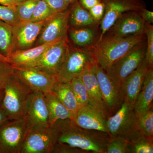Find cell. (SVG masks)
<instances>
[{"mask_svg":"<svg viewBox=\"0 0 153 153\" xmlns=\"http://www.w3.org/2000/svg\"><path fill=\"white\" fill-rule=\"evenodd\" d=\"M0 4L11 7H16L18 4L15 0H0Z\"/></svg>","mask_w":153,"mask_h":153,"instance_id":"cell-41","label":"cell"},{"mask_svg":"<svg viewBox=\"0 0 153 153\" xmlns=\"http://www.w3.org/2000/svg\"><path fill=\"white\" fill-rule=\"evenodd\" d=\"M136 115L138 130L145 136L153 139V107L146 112Z\"/></svg>","mask_w":153,"mask_h":153,"instance_id":"cell-28","label":"cell"},{"mask_svg":"<svg viewBox=\"0 0 153 153\" xmlns=\"http://www.w3.org/2000/svg\"><path fill=\"white\" fill-rule=\"evenodd\" d=\"M69 41L68 37L53 44L32 66L51 75H56L66 55Z\"/></svg>","mask_w":153,"mask_h":153,"instance_id":"cell-14","label":"cell"},{"mask_svg":"<svg viewBox=\"0 0 153 153\" xmlns=\"http://www.w3.org/2000/svg\"><path fill=\"white\" fill-rule=\"evenodd\" d=\"M55 13H59L68 9V5L64 0H44Z\"/></svg>","mask_w":153,"mask_h":153,"instance_id":"cell-38","label":"cell"},{"mask_svg":"<svg viewBox=\"0 0 153 153\" xmlns=\"http://www.w3.org/2000/svg\"><path fill=\"white\" fill-rule=\"evenodd\" d=\"M140 12L129 11L123 14L108 30L109 35L120 38H128L145 34L146 23L141 17Z\"/></svg>","mask_w":153,"mask_h":153,"instance_id":"cell-13","label":"cell"},{"mask_svg":"<svg viewBox=\"0 0 153 153\" xmlns=\"http://www.w3.org/2000/svg\"><path fill=\"white\" fill-rule=\"evenodd\" d=\"M149 68L144 58L138 67L124 80L120 88V94L124 101L134 106L142 87L145 74Z\"/></svg>","mask_w":153,"mask_h":153,"instance_id":"cell-16","label":"cell"},{"mask_svg":"<svg viewBox=\"0 0 153 153\" xmlns=\"http://www.w3.org/2000/svg\"><path fill=\"white\" fill-rule=\"evenodd\" d=\"M145 35L146 38V49L145 59L149 67H153V27L150 24L146 23Z\"/></svg>","mask_w":153,"mask_h":153,"instance_id":"cell-33","label":"cell"},{"mask_svg":"<svg viewBox=\"0 0 153 153\" xmlns=\"http://www.w3.org/2000/svg\"><path fill=\"white\" fill-rule=\"evenodd\" d=\"M4 95V90H0V106L1 104Z\"/></svg>","mask_w":153,"mask_h":153,"instance_id":"cell-44","label":"cell"},{"mask_svg":"<svg viewBox=\"0 0 153 153\" xmlns=\"http://www.w3.org/2000/svg\"><path fill=\"white\" fill-rule=\"evenodd\" d=\"M106 153H130L127 141L123 138H111L107 146Z\"/></svg>","mask_w":153,"mask_h":153,"instance_id":"cell-34","label":"cell"},{"mask_svg":"<svg viewBox=\"0 0 153 153\" xmlns=\"http://www.w3.org/2000/svg\"><path fill=\"white\" fill-rule=\"evenodd\" d=\"M78 1L80 5L88 11L96 4L102 1L101 0H78Z\"/></svg>","mask_w":153,"mask_h":153,"instance_id":"cell-40","label":"cell"},{"mask_svg":"<svg viewBox=\"0 0 153 153\" xmlns=\"http://www.w3.org/2000/svg\"><path fill=\"white\" fill-rule=\"evenodd\" d=\"M51 92L71 112L73 119L79 107L70 82H57Z\"/></svg>","mask_w":153,"mask_h":153,"instance_id":"cell-24","label":"cell"},{"mask_svg":"<svg viewBox=\"0 0 153 153\" xmlns=\"http://www.w3.org/2000/svg\"><path fill=\"white\" fill-rule=\"evenodd\" d=\"M107 109L111 116L120 109L124 100L120 88L110 78L106 71L96 63L92 67Z\"/></svg>","mask_w":153,"mask_h":153,"instance_id":"cell-12","label":"cell"},{"mask_svg":"<svg viewBox=\"0 0 153 153\" xmlns=\"http://www.w3.org/2000/svg\"><path fill=\"white\" fill-rule=\"evenodd\" d=\"M14 51L13 27L0 20V53L7 57Z\"/></svg>","mask_w":153,"mask_h":153,"instance_id":"cell-27","label":"cell"},{"mask_svg":"<svg viewBox=\"0 0 153 153\" xmlns=\"http://www.w3.org/2000/svg\"><path fill=\"white\" fill-rule=\"evenodd\" d=\"M30 126L26 117L0 126V153H21Z\"/></svg>","mask_w":153,"mask_h":153,"instance_id":"cell-5","label":"cell"},{"mask_svg":"<svg viewBox=\"0 0 153 153\" xmlns=\"http://www.w3.org/2000/svg\"><path fill=\"white\" fill-rule=\"evenodd\" d=\"M14 74L33 92H51L58 81L55 75L30 66L13 67Z\"/></svg>","mask_w":153,"mask_h":153,"instance_id":"cell-9","label":"cell"},{"mask_svg":"<svg viewBox=\"0 0 153 153\" xmlns=\"http://www.w3.org/2000/svg\"><path fill=\"white\" fill-rule=\"evenodd\" d=\"M13 74V67L12 65L0 60V90H4L8 80Z\"/></svg>","mask_w":153,"mask_h":153,"instance_id":"cell-35","label":"cell"},{"mask_svg":"<svg viewBox=\"0 0 153 153\" xmlns=\"http://www.w3.org/2000/svg\"><path fill=\"white\" fill-rule=\"evenodd\" d=\"M68 35L72 43L78 48L91 50L98 39L95 27L71 28Z\"/></svg>","mask_w":153,"mask_h":153,"instance_id":"cell-22","label":"cell"},{"mask_svg":"<svg viewBox=\"0 0 153 153\" xmlns=\"http://www.w3.org/2000/svg\"><path fill=\"white\" fill-rule=\"evenodd\" d=\"M130 153H153V139L137 130L127 140Z\"/></svg>","mask_w":153,"mask_h":153,"instance_id":"cell-26","label":"cell"},{"mask_svg":"<svg viewBox=\"0 0 153 153\" xmlns=\"http://www.w3.org/2000/svg\"><path fill=\"white\" fill-rule=\"evenodd\" d=\"M0 20L13 27L22 22L17 14L16 7L1 4H0Z\"/></svg>","mask_w":153,"mask_h":153,"instance_id":"cell-32","label":"cell"},{"mask_svg":"<svg viewBox=\"0 0 153 153\" xmlns=\"http://www.w3.org/2000/svg\"><path fill=\"white\" fill-rule=\"evenodd\" d=\"M146 49V39L134 47L105 71L119 88L124 80L140 66L145 58Z\"/></svg>","mask_w":153,"mask_h":153,"instance_id":"cell-7","label":"cell"},{"mask_svg":"<svg viewBox=\"0 0 153 153\" xmlns=\"http://www.w3.org/2000/svg\"><path fill=\"white\" fill-rule=\"evenodd\" d=\"M153 70L149 68L145 74L141 89L134 105L136 115L141 114L153 107Z\"/></svg>","mask_w":153,"mask_h":153,"instance_id":"cell-21","label":"cell"},{"mask_svg":"<svg viewBox=\"0 0 153 153\" xmlns=\"http://www.w3.org/2000/svg\"><path fill=\"white\" fill-rule=\"evenodd\" d=\"M71 10L70 5L68 9L55 14L47 19L36 41V46L60 41L68 37Z\"/></svg>","mask_w":153,"mask_h":153,"instance_id":"cell-10","label":"cell"},{"mask_svg":"<svg viewBox=\"0 0 153 153\" xmlns=\"http://www.w3.org/2000/svg\"><path fill=\"white\" fill-rule=\"evenodd\" d=\"M140 15L145 23L152 24L153 23V13L146 8L143 9L140 12Z\"/></svg>","mask_w":153,"mask_h":153,"instance_id":"cell-39","label":"cell"},{"mask_svg":"<svg viewBox=\"0 0 153 153\" xmlns=\"http://www.w3.org/2000/svg\"><path fill=\"white\" fill-rule=\"evenodd\" d=\"M70 82L78 103V107L89 105L87 89L80 76L74 78Z\"/></svg>","mask_w":153,"mask_h":153,"instance_id":"cell-29","label":"cell"},{"mask_svg":"<svg viewBox=\"0 0 153 153\" xmlns=\"http://www.w3.org/2000/svg\"><path fill=\"white\" fill-rule=\"evenodd\" d=\"M47 20L39 22H21L13 27L15 51L33 47Z\"/></svg>","mask_w":153,"mask_h":153,"instance_id":"cell-15","label":"cell"},{"mask_svg":"<svg viewBox=\"0 0 153 153\" xmlns=\"http://www.w3.org/2000/svg\"><path fill=\"white\" fill-rule=\"evenodd\" d=\"M93 19L97 23L100 24L104 16L105 12V6L102 1L98 3L88 10Z\"/></svg>","mask_w":153,"mask_h":153,"instance_id":"cell-37","label":"cell"},{"mask_svg":"<svg viewBox=\"0 0 153 153\" xmlns=\"http://www.w3.org/2000/svg\"><path fill=\"white\" fill-rule=\"evenodd\" d=\"M0 60L6 62V63H10V61H9V59H8L7 57L2 55L1 53H0Z\"/></svg>","mask_w":153,"mask_h":153,"instance_id":"cell-43","label":"cell"},{"mask_svg":"<svg viewBox=\"0 0 153 153\" xmlns=\"http://www.w3.org/2000/svg\"><path fill=\"white\" fill-rule=\"evenodd\" d=\"M25 0H15V1L16 2V3H17V4H19V3H21L22 2L24 1Z\"/></svg>","mask_w":153,"mask_h":153,"instance_id":"cell-45","label":"cell"},{"mask_svg":"<svg viewBox=\"0 0 153 153\" xmlns=\"http://www.w3.org/2000/svg\"><path fill=\"white\" fill-rule=\"evenodd\" d=\"M60 41L41 44L25 50H16L7 57L13 67L32 66L49 47Z\"/></svg>","mask_w":153,"mask_h":153,"instance_id":"cell-19","label":"cell"},{"mask_svg":"<svg viewBox=\"0 0 153 153\" xmlns=\"http://www.w3.org/2000/svg\"><path fill=\"white\" fill-rule=\"evenodd\" d=\"M146 39L145 34L128 38L105 34L100 41L96 42L91 51L96 63L105 71Z\"/></svg>","mask_w":153,"mask_h":153,"instance_id":"cell-2","label":"cell"},{"mask_svg":"<svg viewBox=\"0 0 153 153\" xmlns=\"http://www.w3.org/2000/svg\"><path fill=\"white\" fill-rule=\"evenodd\" d=\"M34 92L15 74L12 75L4 88L1 107L9 120L25 117L30 99Z\"/></svg>","mask_w":153,"mask_h":153,"instance_id":"cell-3","label":"cell"},{"mask_svg":"<svg viewBox=\"0 0 153 153\" xmlns=\"http://www.w3.org/2000/svg\"><path fill=\"white\" fill-rule=\"evenodd\" d=\"M49 113L50 126L57 121L67 119H72L71 112L64 106L52 92L44 94Z\"/></svg>","mask_w":153,"mask_h":153,"instance_id":"cell-23","label":"cell"},{"mask_svg":"<svg viewBox=\"0 0 153 153\" xmlns=\"http://www.w3.org/2000/svg\"><path fill=\"white\" fill-rule=\"evenodd\" d=\"M26 117L31 127L49 126V113L44 94L34 92L30 99Z\"/></svg>","mask_w":153,"mask_h":153,"instance_id":"cell-18","label":"cell"},{"mask_svg":"<svg viewBox=\"0 0 153 153\" xmlns=\"http://www.w3.org/2000/svg\"><path fill=\"white\" fill-rule=\"evenodd\" d=\"M8 120V117L5 111L0 106V126Z\"/></svg>","mask_w":153,"mask_h":153,"instance_id":"cell-42","label":"cell"},{"mask_svg":"<svg viewBox=\"0 0 153 153\" xmlns=\"http://www.w3.org/2000/svg\"><path fill=\"white\" fill-rule=\"evenodd\" d=\"M98 24L91 16L89 11L80 5L78 0L71 4L69 18V25L71 27H96Z\"/></svg>","mask_w":153,"mask_h":153,"instance_id":"cell-25","label":"cell"},{"mask_svg":"<svg viewBox=\"0 0 153 153\" xmlns=\"http://www.w3.org/2000/svg\"><path fill=\"white\" fill-rule=\"evenodd\" d=\"M96 63L91 50L80 49L69 42L66 55L55 75L59 82H69L79 77Z\"/></svg>","mask_w":153,"mask_h":153,"instance_id":"cell-4","label":"cell"},{"mask_svg":"<svg viewBox=\"0 0 153 153\" xmlns=\"http://www.w3.org/2000/svg\"><path fill=\"white\" fill-rule=\"evenodd\" d=\"M55 133L50 126L30 128L21 153H52Z\"/></svg>","mask_w":153,"mask_h":153,"instance_id":"cell-11","label":"cell"},{"mask_svg":"<svg viewBox=\"0 0 153 153\" xmlns=\"http://www.w3.org/2000/svg\"><path fill=\"white\" fill-rule=\"evenodd\" d=\"M56 14L44 0H39L33 12L30 22L45 21Z\"/></svg>","mask_w":153,"mask_h":153,"instance_id":"cell-30","label":"cell"},{"mask_svg":"<svg viewBox=\"0 0 153 153\" xmlns=\"http://www.w3.org/2000/svg\"><path fill=\"white\" fill-rule=\"evenodd\" d=\"M105 6L104 16L100 23V34L97 41H100L117 19L129 11H140L145 8L141 0H101Z\"/></svg>","mask_w":153,"mask_h":153,"instance_id":"cell-8","label":"cell"},{"mask_svg":"<svg viewBox=\"0 0 153 153\" xmlns=\"http://www.w3.org/2000/svg\"><path fill=\"white\" fill-rule=\"evenodd\" d=\"M80 77L87 89L89 105L109 117L111 115L105 104L98 81L94 73L92 68L84 72Z\"/></svg>","mask_w":153,"mask_h":153,"instance_id":"cell-20","label":"cell"},{"mask_svg":"<svg viewBox=\"0 0 153 153\" xmlns=\"http://www.w3.org/2000/svg\"><path fill=\"white\" fill-rule=\"evenodd\" d=\"M38 1L25 0L17 5L16 7L17 13L21 21H30Z\"/></svg>","mask_w":153,"mask_h":153,"instance_id":"cell-31","label":"cell"},{"mask_svg":"<svg viewBox=\"0 0 153 153\" xmlns=\"http://www.w3.org/2000/svg\"><path fill=\"white\" fill-rule=\"evenodd\" d=\"M108 117L89 105L79 108L73 120L80 127L107 133L106 123Z\"/></svg>","mask_w":153,"mask_h":153,"instance_id":"cell-17","label":"cell"},{"mask_svg":"<svg viewBox=\"0 0 153 153\" xmlns=\"http://www.w3.org/2000/svg\"><path fill=\"white\" fill-rule=\"evenodd\" d=\"M55 143L65 144L88 153H106L111 138L107 133L80 127L71 119L57 121L51 126Z\"/></svg>","mask_w":153,"mask_h":153,"instance_id":"cell-1","label":"cell"},{"mask_svg":"<svg viewBox=\"0 0 153 153\" xmlns=\"http://www.w3.org/2000/svg\"><path fill=\"white\" fill-rule=\"evenodd\" d=\"M106 128L111 138H123L127 141L138 130L134 106L124 101L120 109L108 118Z\"/></svg>","mask_w":153,"mask_h":153,"instance_id":"cell-6","label":"cell"},{"mask_svg":"<svg viewBox=\"0 0 153 153\" xmlns=\"http://www.w3.org/2000/svg\"><path fill=\"white\" fill-rule=\"evenodd\" d=\"M80 149L71 147L65 144L55 143L52 153H87Z\"/></svg>","mask_w":153,"mask_h":153,"instance_id":"cell-36","label":"cell"}]
</instances>
